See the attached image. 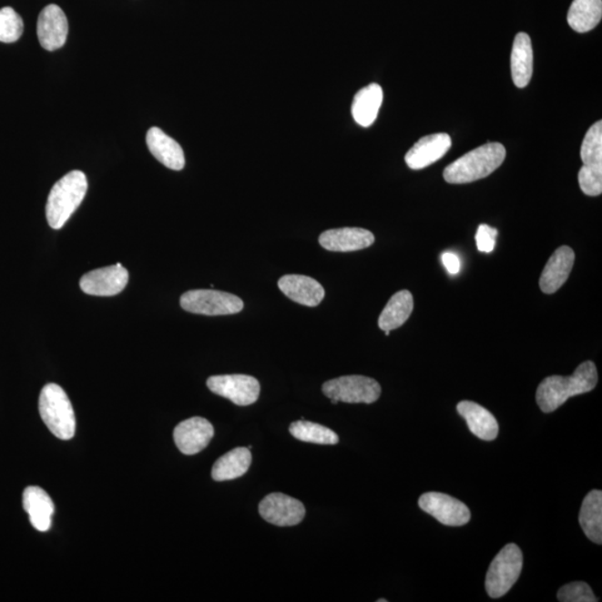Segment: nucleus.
<instances>
[{
  "label": "nucleus",
  "instance_id": "1",
  "mask_svg": "<svg viewBox=\"0 0 602 602\" xmlns=\"http://www.w3.org/2000/svg\"><path fill=\"white\" fill-rule=\"evenodd\" d=\"M598 384V372L594 362H582L568 377L554 375L545 378L536 391V403L544 413H552L570 397L586 394Z\"/></svg>",
  "mask_w": 602,
  "mask_h": 602
},
{
  "label": "nucleus",
  "instance_id": "2",
  "mask_svg": "<svg viewBox=\"0 0 602 602\" xmlns=\"http://www.w3.org/2000/svg\"><path fill=\"white\" fill-rule=\"evenodd\" d=\"M505 157V148L501 143H486L446 167L443 177L451 184L475 182L499 168Z\"/></svg>",
  "mask_w": 602,
  "mask_h": 602
},
{
  "label": "nucleus",
  "instance_id": "3",
  "mask_svg": "<svg viewBox=\"0 0 602 602\" xmlns=\"http://www.w3.org/2000/svg\"><path fill=\"white\" fill-rule=\"evenodd\" d=\"M87 178L82 171H72L54 184L49 192L46 218L49 227L59 230L87 196Z\"/></svg>",
  "mask_w": 602,
  "mask_h": 602
},
{
  "label": "nucleus",
  "instance_id": "4",
  "mask_svg": "<svg viewBox=\"0 0 602 602\" xmlns=\"http://www.w3.org/2000/svg\"><path fill=\"white\" fill-rule=\"evenodd\" d=\"M39 414L49 431L58 439L71 440L77 430V419L71 401L57 384L45 385L39 395Z\"/></svg>",
  "mask_w": 602,
  "mask_h": 602
},
{
  "label": "nucleus",
  "instance_id": "5",
  "mask_svg": "<svg viewBox=\"0 0 602 602\" xmlns=\"http://www.w3.org/2000/svg\"><path fill=\"white\" fill-rule=\"evenodd\" d=\"M524 555L515 544H509L496 555L486 574L485 589L491 598H501L510 591L521 575Z\"/></svg>",
  "mask_w": 602,
  "mask_h": 602
},
{
  "label": "nucleus",
  "instance_id": "6",
  "mask_svg": "<svg viewBox=\"0 0 602 602\" xmlns=\"http://www.w3.org/2000/svg\"><path fill=\"white\" fill-rule=\"evenodd\" d=\"M322 393L331 398L332 404L338 402L350 404H372L382 394V387L371 377L362 375L342 376L322 385Z\"/></svg>",
  "mask_w": 602,
  "mask_h": 602
},
{
  "label": "nucleus",
  "instance_id": "7",
  "mask_svg": "<svg viewBox=\"0 0 602 602\" xmlns=\"http://www.w3.org/2000/svg\"><path fill=\"white\" fill-rule=\"evenodd\" d=\"M184 311L198 315L226 316L240 312L243 301L232 293L210 290L184 292L180 298Z\"/></svg>",
  "mask_w": 602,
  "mask_h": 602
},
{
  "label": "nucleus",
  "instance_id": "8",
  "mask_svg": "<svg viewBox=\"0 0 602 602\" xmlns=\"http://www.w3.org/2000/svg\"><path fill=\"white\" fill-rule=\"evenodd\" d=\"M209 390L219 396L228 398L233 404L248 406L258 401L260 384L249 375H218L207 381Z\"/></svg>",
  "mask_w": 602,
  "mask_h": 602
},
{
  "label": "nucleus",
  "instance_id": "9",
  "mask_svg": "<svg viewBox=\"0 0 602 602\" xmlns=\"http://www.w3.org/2000/svg\"><path fill=\"white\" fill-rule=\"evenodd\" d=\"M419 505L423 511L444 525L461 526L469 524L471 519L469 507L455 497L439 492L423 495Z\"/></svg>",
  "mask_w": 602,
  "mask_h": 602
},
{
  "label": "nucleus",
  "instance_id": "10",
  "mask_svg": "<svg viewBox=\"0 0 602 602\" xmlns=\"http://www.w3.org/2000/svg\"><path fill=\"white\" fill-rule=\"evenodd\" d=\"M263 520L277 526L300 525L306 515L305 505L300 500L283 494H271L259 505Z\"/></svg>",
  "mask_w": 602,
  "mask_h": 602
},
{
  "label": "nucleus",
  "instance_id": "11",
  "mask_svg": "<svg viewBox=\"0 0 602 602\" xmlns=\"http://www.w3.org/2000/svg\"><path fill=\"white\" fill-rule=\"evenodd\" d=\"M128 271L121 263L89 271L81 278L79 287L91 296L109 297L126 290Z\"/></svg>",
  "mask_w": 602,
  "mask_h": 602
},
{
  "label": "nucleus",
  "instance_id": "12",
  "mask_svg": "<svg viewBox=\"0 0 602 602\" xmlns=\"http://www.w3.org/2000/svg\"><path fill=\"white\" fill-rule=\"evenodd\" d=\"M215 435L210 422L203 417H191L174 429V442L183 454L194 455L205 450Z\"/></svg>",
  "mask_w": 602,
  "mask_h": 602
},
{
  "label": "nucleus",
  "instance_id": "13",
  "mask_svg": "<svg viewBox=\"0 0 602 602\" xmlns=\"http://www.w3.org/2000/svg\"><path fill=\"white\" fill-rule=\"evenodd\" d=\"M68 22L66 15L57 5H48L38 16L37 36L39 44L46 51L62 48L66 43Z\"/></svg>",
  "mask_w": 602,
  "mask_h": 602
},
{
  "label": "nucleus",
  "instance_id": "14",
  "mask_svg": "<svg viewBox=\"0 0 602 602\" xmlns=\"http://www.w3.org/2000/svg\"><path fill=\"white\" fill-rule=\"evenodd\" d=\"M452 140L449 134L436 133L420 138L406 153L405 162L412 170H422L432 166L449 152Z\"/></svg>",
  "mask_w": 602,
  "mask_h": 602
},
{
  "label": "nucleus",
  "instance_id": "15",
  "mask_svg": "<svg viewBox=\"0 0 602 602\" xmlns=\"http://www.w3.org/2000/svg\"><path fill=\"white\" fill-rule=\"evenodd\" d=\"M375 242L371 231L362 228L332 229L322 232L320 243L328 251L352 252L362 250Z\"/></svg>",
  "mask_w": 602,
  "mask_h": 602
},
{
  "label": "nucleus",
  "instance_id": "16",
  "mask_svg": "<svg viewBox=\"0 0 602 602\" xmlns=\"http://www.w3.org/2000/svg\"><path fill=\"white\" fill-rule=\"evenodd\" d=\"M575 263V251L562 246L554 252L546 262L540 278V288L545 293H555L568 281Z\"/></svg>",
  "mask_w": 602,
  "mask_h": 602
},
{
  "label": "nucleus",
  "instance_id": "17",
  "mask_svg": "<svg viewBox=\"0 0 602 602\" xmlns=\"http://www.w3.org/2000/svg\"><path fill=\"white\" fill-rule=\"evenodd\" d=\"M278 287L290 300L302 306L316 307L325 297V290L321 283L307 276H283L278 281Z\"/></svg>",
  "mask_w": 602,
  "mask_h": 602
},
{
  "label": "nucleus",
  "instance_id": "18",
  "mask_svg": "<svg viewBox=\"0 0 602 602\" xmlns=\"http://www.w3.org/2000/svg\"><path fill=\"white\" fill-rule=\"evenodd\" d=\"M147 144L152 156L171 170L180 171L186 166V158L180 144L158 128H151L147 134Z\"/></svg>",
  "mask_w": 602,
  "mask_h": 602
},
{
  "label": "nucleus",
  "instance_id": "19",
  "mask_svg": "<svg viewBox=\"0 0 602 602\" xmlns=\"http://www.w3.org/2000/svg\"><path fill=\"white\" fill-rule=\"evenodd\" d=\"M456 410L476 437L484 441L496 439L499 434V424L491 412L471 401L460 402Z\"/></svg>",
  "mask_w": 602,
  "mask_h": 602
},
{
  "label": "nucleus",
  "instance_id": "20",
  "mask_svg": "<svg viewBox=\"0 0 602 602\" xmlns=\"http://www.w3.org/2000/svg\"><path fill=\"white\" fill-rule=\"evenodd\" d=\"M23 505L35 529L46 532L52 525L54 504L46 492L38 486H28L24 491Z\"/></svg>",
  "mask_w": 602,
  "mask_h": 602
},
{
  "label": "nucleus",
  "instance_id": "21",
  "mask_svg": "<svg viewBox=\"0 0 602 602\" xmlns=\"http://www.w3.org/2000/svg\"><path fill=\"white\" fill-rule=\"evenodd\" d=\"M511 73L516 87L529 86L534 74V48L526 33H519L515 38L511 53Z\"/></svg>",
  "mask_w": 602,
  "mask_h": 602
},
{
  "label": "nucleus",
  "instance_id": "22",
  "mask_svg": "<svg viewBox=\"0 0 602 602\" xmlns=\"http://www.w3.org/2000/svg\"><path fill=\"white\" fill-rule=\"evenodd\" d=\"M383 88L376 83L362 88L356 93L352 101V114L357 124L362 128H370L376 121L382 107Z\"/></svg>",
  "mask_w": 602,
  "mask_h": 602
},
{
  "label": "nucleus",
  "instance_id": "23",
  "mask_svg": "<svg viewBox=\"0 0 602 602\" xmlns=\"http://www.w3.org/2000/svg\"><path fill=\"white\" fill-rule=\"evenodd\" d=\"M251 462L250 450L248 447H237L215 463L212 467V479L218 482L238 479L247 474Z\"/></svg>",
  "mask_w": 602,
  "mask_h": 602
},
{
  "label": "nucleus",
  "instance_id": "24",
  "mask_svg": "<svg viewBox=\"0 0 602 602\" xmlns=\"http://www.w3.org/2000/svg\"><path fill=\"white\" fill-rule=\"evenodd\" d=\"M413 308H414V301L409 291L396 292L383 310L378 326L384 332L397 330L409 320Z\"/></svg>",
  "mask_w": 602,
  "mask_h": 602
},
{
  "label": "nucleus",
  "instance_id": "25",
  "mask_svg": "<svg viewBox=\"0 0 602 602\" xmlns=\"http://www.w3.org/2000/svg\"><path fill=\"white\" fill-rule=\"evenodd\" d=\"M579 524L587 538L602 544V492L592 490L582 502Z\"/></svg>",
  "mask_w": 602,
  "mask_h": 602
},
{
  "label": "nucleus",
  "instance_id": "26",
  "mask_svg": "<svg viewBox=\"0 0 602 602\" xmlns=\"http://www.w3.org/2000/svg\"><path fill=\"white\" fill-rule=\"evenodd\" d=\"M602 17V0H574L568 24L574 31L587 33L598 26Z\"/></svg>",
  "mask_w": 602,
  "mask_h": 602
},
{
  "label": "nucleus",
  "instance_id": "27",
  "mask_svg": "<svg viewBox=\"0 0 602 602\" xmlns=\"http://www.w3.org/2000/svg\"><path fill=\"white\" fill-rule=\"evenodd\" d=\"M290 431L295 439L313 444L335 445L340 442V437L335 432L316 423L297 421L292 423Z\"/></svg>",
  "mask_w": 602,
  "mask_h": 602
},
{
  "label": "nucleus",
  "instance_id": "28",
  "mask_svg": "<svg viewBox=\"0 0 602 602\" xmlns=\"http://www.w3.org/2000/svg\"><path fill=\"white\" fill-rule=\"evenodd\" d=\"M580 157L587 167L602 168V122L594 124L582 142Z\"/></svg>",
  "mask_w": 602,
  "mask_h": 602
},
{
  "label": "nucleus",
  "instance_id": "29",
  "mask_svg": "<svg viewBox=\"0 0 602 602\" xmlns=\"http://www.w3.org/2000/svg\"><path fill=\"white\" fill-rule=\"evenodd\" d=\"M24 22L11 7L0 9V42L15 43L22 37Z\"/></svg>",
  "mask_w": 602,
  "mask_h": 602
},
{
  "label": "nucleus",
  "instance_id": "30",
  "mask_svg": "<svg viewBox=\"0 0 602 602\" xmlns=\"http://www.w3.org/2000/svg\"><path fill=\"white\" fill-rule=\"evenodd\" d=\"M558 600L561 602H597L594 592L586 582L576 581L561 587L558 591Z\"/></svg>",
  "mask_w": 602,
  "mask_h": 602
},
{
  "label": "nucleus",
  "instance_id": "31",
  "mask_svg": "<svg viewBox=\"0 0 602 602\" xmlns=\"http://www.w3.org/2000/svg\"><path fill=\"white\" fill-rule=\"evenodd\" d=\"M579 186L589 197H598L602 193V168L582 166L578 174Z\"/></svg>",
  "mask_w": 602,
  "mask_h": 602
},
{
  "label": "nucleus",
  "instance_id": "32",
  "mask_svg": "<svg viewBox=\"0 0 602 602\" xmlns=\"http://www.w3.org/2000/svg\"><path fill=\"white\" fill-rule=\"evenodd\" d=\"M497 230L487 225H481L476 232V246L479 251L490 253L495 250Z\"/></svg>",
  "mask_w": 602,
  "mask_h": 602
},
{
  "label": "nucleus",
  "instance_id": "33",
  "mask_svg": "<svg viewBox=\"0 0 602 602\" xmlns=\"http://www.w3.org/2000/svg\"><path fill=\"white\" fill-rule=\"evenodd\" d=\"M443 265H444L445 270L451 273V275H456L461 270V261L459 257L454 255L452 252L443 253L442 256Z\"/></svg>",
  "mask_w": 602,
  "mask_h": 602
},
{
  "label": "nucleus",
  "instance_id": "34",
  "mask_svg": "<svg viewBox=\"0 0 602 602\" xmlns=\"http://www.w3.org/2000/svg\"><path fill=\"white\" fill-rule=\"evenodd\" d=\"M377 601L378 602H386L387 600L386 599H380V600H377Z\"/></svg>",
  "mask_w": 602,
  "mask_h": 602
}]
</instances>
